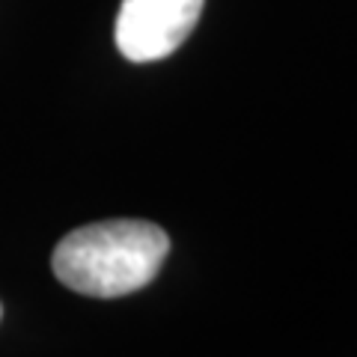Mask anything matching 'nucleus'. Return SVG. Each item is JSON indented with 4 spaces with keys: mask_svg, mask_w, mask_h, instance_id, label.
I'll use <instances>...</instances> for the list:
<instances>
[{
    "mask_svg": "<svg viewBox=\"0 0 357 357\" xmlns=\"http://www.w3.org/2000/svg\"><path fill=\"white\" fill-rule=\"evenodd\" d=\"M206 0H122L116 48L131 63L164 60L182 45L203 15Z\"/></svg>",
    "mask_w": 357,
    "mask_h": 357,
    "instance_id": "f03ea898",
    "label": "nucleus"
},
{
    "mask_svg": "<svg viewBox=\"0 0 357 357\" xmlns=\"http://www.w3.org/2000/svg\"><path fill=\"white\" fill-rule=\"evenodd\" d=\"M0 316H3V307H0Z\"/></svg>",
    "mask_w": 357,
    "mask_h": 357,
    "instance_id": "7ed1b4c3",
    "label": "nucleus"
},
{
    "mask_svg": "<svg viewBox=\"0 0 357 357\" xmlns=\"http://www.w3.org/2000/svg\"><path fill=\"white\" fill-rule=\"evenodd\" d=\"M170 253V238L149 220H98L77 227L51 256L54 277L89 298H122L149 286Z\"/></svg>",
    "mask_w": 357,
    "mask_h": 357,
    "instance_id": "f257e3e1",
    "label": "nucleus"
}]
</instances>
